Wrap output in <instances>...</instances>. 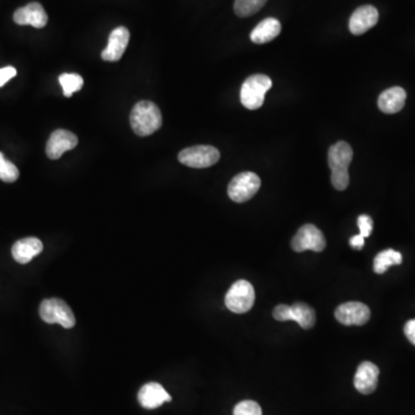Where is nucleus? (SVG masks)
Instances as JSON below:
<instances>
[{
  "label": "nucleus",
  "mask_w": 415,
  "mask_h": 415,
  "mask_svg": "<svg viewBox=\"0 0 415 415\" xmlns=\"http://www.w3.org/2000/svg\"><path fill=\"white\" fill-rule=\"evenodd\" d=\"M353 159V150L346 142H337L329 149L327 162L331 169V184L337 190H345L350 184L348 166Z\"/></svg>",
  "instance_id": "f257e3e1"
},
{
  "label": "nucleus",
  "mask_w": 415,
  "mask_h": 415,
  "mask_svg": "<svg viewBox=\"0 0 415 415\" xmlns=\"http://www.w3.org/2000/svg\"><path fill=\"white\" fill-rule=\"evenodd\" d=\"M129 122L136 136H152L162 127V113L155 103L150 101H138L131 112Z\"/></svg>",
  "instance_id": "f03ea898"
},
{
  "label": "nucleus",
  "mask_w": 415,
  "mask_h": 415,
  "mask_svg": "<svg viewBox=\"0 0 415 415\" xmlns=\"http://www.w3.org/2000/svg\"><path fill=\"white\" fill-rule=\"evenodd\" d=\"M272 87V81L267 75L255 74L246 79L240 92V101L248 110H257L264 103V97Z\"/></svg>",
  "instance_id": "7ed1b4c3"
},
{
  "label": "nucleus",
  "mask_w": 415,
  "mask_h": 415,
  "mask_svg": "<svg viewBox=\"0 0 415 415\" xmlns=\"http://www.w3.org/2000/svg\"><path fill=\"white\" fill-rule=\"evenodd\" d=\"M40 316L47 324H60L65 329H72L76 323L74 314L64 300L51 298L42 301Z\"/></svg>",
  "instance_id": "20e7f679"
},
{
  "label": "nucleus",
  "mask_w": 415,
  "mask_h": 415,
  "mask_svg": "<svg viewBox=\"0 0 415 415\" xmlns=\"http://www.w3.org/2000/svg\"><path fill=\"white\" fill-rule=\"evenodd\" d=\"M255 302V291L250 282L240 279L233 284L225 297L227 307L236 314L250 311Z\"/></svg>",
  "instance_id": "39448f33"
},
{
  "label": "nucleus",
  "mask_w": 415,
  "mask_h": 415,
  "mask_svg": "<svg viewBox=\"0 0 415 415\" xmlns=\"http://www.w3.org/2000/svg\"><path fill=\"white\" fill-rule=\"evenodd\" d=\"M220 158L218 149L213 145H195L180 152L178 159L183 165L193 169H206L215 165Z\"/></svg>",
  "instance_id": "423d86ee"
},
{
  "label": "nucleus",
  "mask_w": 415,
  "mask_h": 415,
  "mask_svg": "<svg viewBox=\"0 0 415 415\" xmlns=\"http://www.w3.org/2000/svg\"><path fill=\"white\" fill-rule=\"evenodd\" d=\"M261 187L260 177L253 172H243L236 174L231 180L227 194L236 203H243L252 199Z\"/></svg>",
  "instance_id": "0eeeda50"
},
{
  "label": "nucleus",
  "mask_w": 415,
  "mask_h": 415,
  "mask_svg": "<svg viewBox=\"0 0 415 415\" xmlns=\"http://www.w3.org/2000/svg\"><path fill=\"white\" fill-rule=\"evenodd\" d=\"M325 245L327 243L323 233L313 224H306L301 227L292 239V248L297 253H302L304 250L320 253L325 248Z\"/></svg>",
  "instance_id": "6e6552de"
},
{
  "label": "nucleus",
  "mask_w": 415,
  "mask_h": 415,
  "mask_svg": "<svg viewBox=\"0 0 415 415\" xmlns=\"http://www.w3.org/2000/svg\"><path fill=\"white\" fill-rule=\"evenodd\" d=\"M334 316L344 325H364L371 318V309L362 302H346L336 309Z\"/></svg>",
  "instance_id": "1a4fd4ad"
},
{
  "label": "nucleus",
  "mask_w": 415,
  "mask_h": 415,
  "mask_svg": "<svg viewBox=\"0 0 415 415\" xmlns=\"http://www.w3.org/2000/svg\"><path fill=\"white\" fill-rule=\"evenodd\" d=\"M78 136L66 129H57L47 143V155L50 159H59L65 152L78 145Z\"/></svg>",
  "instance_id": "9d476101"
},
{
  "label": "nucleus",
  "mask_w": 415,
  "mask_h": 415,
  "mask_svg": "<svg viewBox=\"0 0 415 415\" xmlns=\"http://www.w3.org/2000/svg\"><path fill=\"white\" fill-rule=\"evenodd\" d=\"M378 10L371 5H365V6L359 7L353 12L348 28L353 35H362L367 33L369 29L374 27L378 22Z\"/></svg>",
  "instance_id": "9b49d317"
},
{
  "label": "nucleus",
  "mask_w": 415,
  "mask_h": 415,
  "mask_svg": "<svg viewBox=\"0 0 415 415\" xmlns=\"http://www.w3.org/2000/svg\"><path fill=\"white\" fill-rule=\"evenodd\" d=\"M129 31L126 27H118L108 36V47L101 52V59L105 61H118L125 54L129 43Z\"/></svg>",
  "instance_id": "f8f14e48"
},
{
  "label": "nucleus",
  "mask_w": 415,
  "mask_h": 415,
  "mask_svg": "<svg viewBox=\"0 0 415 415\" xmlns=\"http://www.w3.org/2000/svg\"><path fill=\"white\" fill-rule=\"evenodd\" d=\"M138 399L142 407L147 409H158L164 402L172 400L169 392L163 388V385L156 382H150L143 385L138 391Z\"/></svg>",
  "instance_id": "ddd939ff"
},
{
  "label": "nucleus",
  "mask_w": 415,
  "mask_h": 415,
  "mask_svg": "<svg viewBox=\"0 0 415 415\" xmlns=\"http://www.w3.org/2000/svg\"><path fill=\"white\" fill-rule=\"evenodd\" d=\"M13 20L19 26L43 28L47 24V14L41 3H28L27 6L21 7L15 10Z\"/></svg>",
  "instance_id": "4468645a"
},
{
  "label": "nucleus",
  "mask_w": 415,
  "mask_h": 415,
  "mask_svg": "<svg viewBox=\"0 0 415 415\" xmlns=\"http://www.w3.org/2000/svg\"><path fill=\"white\" fill-rule=\"evenodd\" d=\"M380 369L373 362H362L355 373V386L362 395H371L378 384Z\"/></svg>",
  "instance_id": "2eb2a0df"
},
{
  "label": "nucleus",
  "mask_w": 415,
  "mask_h": 415,
  "mask_svg": "<svg viewBox=\"0 0 415 415\" xmlns=\"http://www.w3.org/2000/svg\"><path fill=\"white\" fill-rule=\"evenodd\" d=\"M43 243L38 238H24L14 243L12 247V255L17 263L27 264L35 257L42 253Z\"/></svg>",
  "instance_id": "dca6fc26"
},
{
  "label": "nucleus",
  "mask_w": 415,
  "mask_h": 415,
  "mask_svg": "<svg viewBox=\"0 0 415 415\" xmlns=\"http://www.w3.org/2000/svg\"><path fill=\"white\" fill-rule=\"evenodd\" d=\"M406 97H407V95H406L405 90L400 87L386 89L378 97V108L384 113L393 115L404 108Z\"/></svg>",
  "instance_id": "f3484780"
},
{
  "label": "nucleus",
  "mask_w": 415,
  "mask_h": 415,
  "mask_svg": "<svg viewBox=\"0 0 415 415\" xmlns=\"http://www.w3.org/2000/svg\"><path fill=\"white\" fill-rule=\"evenodd\" d=\"M280 31L282 24L275 17H268L254 28L250 34V40L255 44H264L275 40L280 34Z\"/></svg>",
  "instance_id": "a211bd4d"
},
{
  "label": "nucleus",
  "mask_w": 415,
  "mask_h": 415,
  "mask_svg": "<svg viewBox=\"0 0 415 415\" xmlns=\"http://www.w3.org/2000/svg\"><path fill=\"white\" fill-rule=\"evenodd\" d=\"M291 314H292V321L297 322L302 329H311L314 327L315 311L311 306L304 302H297L293 306H291Z\"/></svg>",
  "instance_id": "6ab92c4d"
},
{
  "label": "nucleus",
  "mask_w": 415,
  "mask_h": 415,
  "mask_svg": "<svg viewBox=\"0 0 415 415\" xmlns=\"http://www.w3.org/2000/svg\"><path fill=\"white\" fill-rule=\"evenodd\" d=\"M402 262V254L393 250H385L375 257L374 271L378 275L384 274L389 268L392 266H399Z\"/></svg>",
  "instance_id": "aec40b11"
},
{
  "label": "nucleus",
  "mask_w": 415,
  "mask_h": 415,
  "mask_svg": "<svg viewBox=\"0 0 415 415\" xmlns=\"http://www.w3.org/2000/svg\"><path fill=\"white\" fill-rule=\"evenodd\" d=\"M59 83L64 90L66 97H71L74 92H79L83 87V79L81 75L75 73H64L59 76Z\"/></svg>",
  "instance_id": "412c9836"
},
{
  "label": "nucleus",
  "mask_w": 415,
  "mask_h": 415,
  "mask_svg": "<svg viewBox=\"0 0 415 415\" xmlns=\"http://www.w3.org/2000/svg\"><path fill=\"white\" fill-rule=\"evenodd\" d=\"M268 0H236L234 12L240 17H247L257 13Z\"/></svg>",
  "instance_id": "4be33fe9"
},
{
  "label": "nucleus",
  "mask_w": 415,
  "mask_h": 415,
  "mask_svg": "<svg viewBox=\"0 0 415 415\" xmlns=\"http://www.w3.org/2000/svg\"><path fill=\"white\" fill-rule=\"evenodd\" d=\"M20 172L17 166L8 159L5 158L3 152H0V180L5 183H14L19 179Z\"/></svg>",
  "instance_id": "5701e85b"
},
{
  "label": "nucleus",
  "mask_w": 415,
  "mask_h": 415,
  "mask_svg": "<svg viewBox=\"0 0 415 415\" xmlns=\"http://www.w3.org/2000/svg\"><path fill=\"white\" fill-rule=\"evenodd\" d=\"M233 415H262V409L257 402L243 400L234 407Z\"/></svg>",
  "instance_id": "b1692460"
},
{
  "label": "nucleus",
  "mask_w": 415,
  "mask_h": 415,
  "mask_svg": "<svg viewBox=\"0 0 415 415\" xmlns=\"http://www.w3.org/2000/svg\"><path fill=\"white\" fill-rule=\"evenodd\" d=\"M358 227L359 230H360V234L364 238H368L371 232H373L374 223H373V220H371L368 215H361L358 218Z\"/></svg>",
  "instance_id": "393cba45"
},
{
  "label": "nucleus",
  "mask_w": 415,
  "mask_h": 415,
  "mask_svg": "<svg viewBox=\"0 0 415 415\" xmlns=\"http://www.w3.org/2000/svg\"><path fill=\"white\" fill-rule=\"evenodd\" d=\"M275 320L279 322L292 321V314H291V306L287 304H279L274 309Z\"/></svg>",
  "instance_id": "a878e982"
},
{
  "label": "nucleus",
  "mask_w": 415,
  "mask_h": 415,
  "mask_svg": "<svg viewBox=\"0 0 415 415\" xmlns=\"http://www.w3.org/2000/svg\"><path fill=\"white\" fill-rule=\"evenodd\" d=\"M15 75H17V70L12 66L0 68V87L6 85L7 82L10 81V79L14 78Z\"/></svg>",
  "instance_id": "bb28decb"
},
{
  "label": "nucleus",
  "mask_w": 415,
  "mask_h": 415,
  "mask_svg": "<svg viewBox=\"0 0 415 415\" xmlns=\"http://www.w3.org/2000/svg\"><path fill=\"white\" fill-rule=\"evenodd\" d=\"M404 332H405V336L407 337V339H409L413 345H415V318L414 320H409V321L405 324V327H404Z\"/></svg>",
  "instance_id": "cd10ccee"
},
{
  "label": "nucleus",
  "mask_w": 415,
  "mask_h": 415,
  "mask_svg": "<svg viewBox=\"0 0 415 415\" xmlns=\"http://www.w3.org/2000/svg\"><path fill=\"white\" fill-rule=\"evenodd\" d=\"M365 239L366 238H364L361 234H357V236H352L350 245L355 250H362V247L365 246Z\"/></svg>",
  "instance_id": "c85d7f7f"
}]
</instances>
